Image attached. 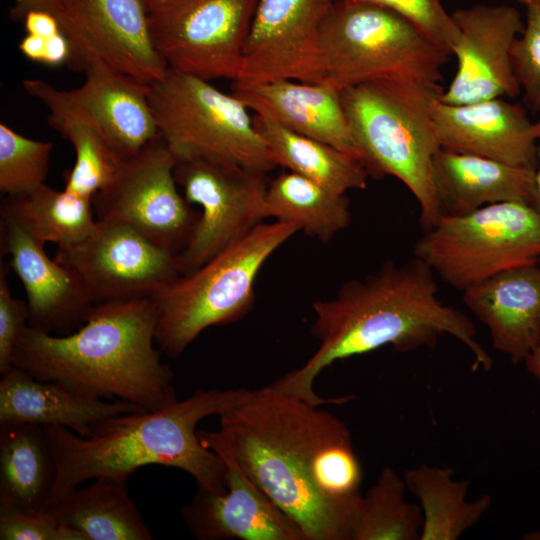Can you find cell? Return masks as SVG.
I'll return each instance as SVG.
<instances>
[{
  "label": "cell",
  "instance_id": "cell-21",
  "mask_svg": "<svg viewBox=\"0 0 540 540\" xmlns=\"http://www.w3.org/2000/svg\"><path fill=\"white\" fill-rule=\"evenodd\" d=\"M232 94L255 114L266 115L296 133L362 160L350 132L341 92L332 86L287 79L263 83L233 81Z\"/></svg>",
  "mask_w": 540,
  "mask_h": 540
},
{
  "label": "cell",
  "instance_id": "cell-42",
  "mask_svg": "<svg viewBox=\"0 0 540 540\" xmlns=\"http://www.w3.org/2000/svg\"><path fill=\"white\" fill-rule=\"evenodd\" d=\"M523 363L527 371L540 383V338Z\"/></svg>",
  "mask_w": 540,
  "mask_h": 540
},
{
  "label": "cell",
  "instance_id": "cell-6",
  "mask_svg": "<svg viewBox=\"0 0 540 540\" xmlns=\"http://www.w3.org/2000/svg\"><path fill=\"white\" fill-rule=\"evenodd\" d=\"M449 56L387 8L336 0L319 31V83L340 92L379 80L439 84Z\"/></svg>",
  "mask_w": 540,
  "mask_h": 540
},
{
  "label": "cell",
  "instance_id": "cell-19",
  "mask_svg": "<svg viewBox=\"0 0 540 540\" xmlns=\"http://www.w3.org/2000/svg\"><path fill=\"white\" fill-rule=\"evenodd\" d=\"M433 125L441 147L535 170L540 120L530 121L523 107L501 98L461 105L440 101Z\"/></svg>",
  "mask_w": 540,
  "mask_h": 540
},
{
  "label": "cell",
  "instance_id": "cell-35",
  "mask_svg": "<svg viewBox=\"0 0 540 540\" xmlns=\"http://www.w3.org/2000/svg\"><path fill=\"white\" fill-rule=\"evenodd\" d=\"M525 6L526 24L510 54L523 101L536 112L540 110V0H530Z\"/></svg>",
  "mask_w": 540,
  "mask_h": 540
},
{
  "label": "cell",
  "instance_id": "cell-41",
  "mask_svg": "<svg viewBox=\"0 0 540 540\" xmlns=\"http://www.w3.org/2000/svg\"><path fill=\"white\" fill-rule=\"evenodd\" d=\"M46 39L40 36L26 34L20 41L18 48L29 60L43 62Z\"/></svg>",
  "mask_w": 540,
  "mask_h": 540
},
{
  "label": "cell",
  "instance_id": "cell-44",
  "mask_svg": "<svg viewBox=\"0 0 540 540\" xmlns=\"http://www.w3.org/2000/svg\"><path fill=\"white\" fill-rule=\"evenodd\" d=\"M525 540H540V529L536 531L527 532L523 535Z\"/></svg>",
  "mask_w": 540,
  "mask_h": 540
},
{
  "label": "cell",
  "instance_id": "cell-43",
  "mask_svg": "<svg viewBox=\"0 0 540 540\" xmlns=\"http://www.w3.org/2000/svg\"><path fill=\"white\" fill-rule=\"evenodd\" d=\"M537 164L534 176V200L532 206L540 213V135L537 141Z\"/></svg>",
  "mask_w": 540,
  "mask_h": 540
},
{
  "label": "cell",
  "instance_id": "cell-33",
  "mask_svg": "<svg viewBox=\"0 0 540 540\" xmlns=\"http://www.w3.org/2000/svg\"><path fill=\"white\" fill-rule=\"evenodd\" d=\"M52 150V142L27 138L1 123V192L9 197H17L44 185Z\"/></svg>",
  "mask_w": 540,
  "mask_h": 540
},
{
  "label": "cell",
  "instance_id": "cell-11",
  "mask_svg": "<svg viewBox=\"0 0 540 540\" xmlns=\"http://www.w3.org/2000/svg\"><path fill=\"white\" fill-rule=\"evenodd\" d=\"M174 176L190 204L201 211L178 254L181 275L194 271L235 243L265 216L266 174L205 156L176 157Z\"/></svg>",
  "mask_w": 540,
  "mask_h": 540
},
{
  "label": "cell",
  "instance_id": "cell-13",
  "mask_svg": "<svg viewBox=\"0 0 540 540\" xmlns=\"http://www.w3.org/2000/svg\"><path fill=\"white\" fill-rule=\"evenodd\" d=\"M55 259L78 275L95 304L154 298L181 275L178 254L117 220L97 219L86 239L58 249Z\"/></svg>",
  "mask_w": 540,
  "mask_h": 540
},
{
  "label": "cell",
  "instance_id": "cell-25",
  "mask_svg": "<svg viewBox=\"0 0 540 540\" xmlns=\"http://www.w3.org/2000/svg\"><path fill=\"white\" fill-rule=\"evenodd\" d=\"M22 85L27 94L46 106L49 126L74 149L75 163L65 174L64 189L93 198L111 183L123 159L93 120L66 97L64 90L41 79H25Z\"/></svg>",
  "mask_w": 540,
  "mask_h": 540
},
{
  "label": "cell",
  "instance_id": "cell-32",
  "mask_svg": "<svg viewBox=\"0 0 540 540\" xmlns=\"http://www.w3.org/2000/svg\"><path fill=\"white\" fill-rule=\"evenodd\" d=\"M405 491L403 477L384 467L362 496L352 540H420L421 508L405 500Z\"/></svg>",
  "mask_w": 540,
  "mask_h": 540
},
{
  "label": "cell",
  "instance_id": "cell-22",
  "mask_svg": "<svg viewBox=\"0 0 540 540\" xmlns=\"http://www.w3.org/2000/svg\"><path fill=\"white\" fill-rule=\"evenodd\" d=\"M462 293L493 347L512 363L523 362L540 338V264L508 269Z\"/></svg>",
  "mask_w": 540,
  "mask_h": 540
},
{
  "label": "cell",
  "instance_id": "cell-36",
  "mask_svg": "<svg viewBox=\"0 0 540 540\" xmlns=\"http://www.w3.org/2000/svg\"><path fill=\"white\" fill-rule=\"evenodd\" d=\"M387 8L412 23L450 55L459 39V29L440 0H348Z\"/></svg>",
  "mask_w": 540,
  "mask_h": 540
},
{
  "label": "cell",
  "instance_id": "cell-40",
  "mask_svg": "<svg viewBox=\"0 0 540 540\" xmlns=\"http://www.w3.org/2000/svg\"><path fill=\"white\" fill-rule=\"evenodd\" d=\"M59 0H17L10 10V18L14 21L23 22L29 12L44 11L56 16Z\"/></svg>",
  "mask_w": 540,
  "mask_h": 540
},
{
  "label": "cell",
  "instance_id": "cell-16",
  "mask_svg": "<svg viewBox=\"0 0 540 540\" xmlns=\"http://www.w3.org/2000/svg\"><path fill=\"white\" fill-rule=\"evenodd\" d=\"M1 254L21 281L28 326L66 335L84 323L95 305L78 275L51 259L24 218L4 199L0 208Z\"/></svg>",
  "mask_w": 540,
  "mask_h": 540
},
{
  "label": "cell",
  "instance_id": "cell-12",
  "mask_svg": "<svg viewBox=\"0 0 540 540\" xmlns=\"http://www.w3.org/2000/svg\"><path fill=\"white\" fill-rule=\"evenodd\" d=\"M176 158L161 135L124 159L111 181L93 197L98 219L126 223L157 245L179 254L197 223L178 190Z\"/></svg>",
  "mask_w": 540,
  "mask_h": 540
},
{
  "label": "cell",
  "instance_id": "cell-30",
  "mask_svg": "<svg viewBox=\"0 0 540 540\" xmlns=\"http://www.w3.org/2000/svg\"><path fill=\"white\" fill-rule=\"evenodd\" d=\"M265 216L296 223L301 231L321 242H328L351 222L346 195L334 193L291 171L268 184Z\"/></svg>",
  "mask_w": 540,
  "mask_h": 540
},
{
  "label": "cell",
  "instance_id": "cell-8",
  "mask_svg": "<svg viewBox=\"0 0 540 540\" xmlns=\"http://www.w3.org/2000/svg\"><path fill=\"white\" fill-rule=\"evenodd\" d=\"M414 257L464 291L511 268L540 261V213L524 202L443 214L416 241Z\"/></svg>",
  "mask_w": 540,
  "mask_h": 540
},
{
  "label": "cell",
  "instance_id": "cell-15",
  "mask_svg": "<svg viewBox=\"0 0 540 540\" xmlns=\"http://www.w3.org/2000/svg\"><path fill=\"white\" fill-rule=\"evenodd\" d=\"M335 1L258 0L234 81L319 83V31Z\"/></svg>",
  "mask_w": 540,
  "mask_h": 540
},
{
  "label": "cell",
  "instance_id": "cell-28",
  "mask_svg": "<svg viewBox=\"0 0 540 540\" xmlns=\"http://www.w3.org/2000/svg\"><path fill=\"white\" fill-rule=\"evenodd\" d=\"M449 467L420 464L408 469L403 480L421 508L420 540H457L476 525L492 505V497L483 494L467 500L469 480H455Z\"/></svg>",
  "mask_w": 540,
  "mask_h": 540
},
{
  "label": "cell",
  "instance_id": "cell-27",
  "mask_svg": "<svg viewBox=\"0 0 540 540\" xmlns=\"http://www.w3.org/2000/svg\"><path fill=\"white\" fill-rule=\"evenodd\" d=\"M252 120L278 166L340 195L367 187L371 174L358 157L296 133L266 115L255 114Z\"/></svg>",
  "mask_w": 540,
  "mask_h": 540
},
{
  "label": "cell",
  "instance_id": "cell-7",
  "mask_svg": "<svg viewBox=\"0 0 540 540\" xmlns=\"http://www.w3.org/2000/svg\"><path fill=\"white\" fill-rule=\"evenodd\" d=\"M299 231L292 222H262L154 297L159 350L177 357L205 329L244 317L254 304L262 266Z\"/></svg>",
  "mask_w": 540,
  "mask_h": 540
},
{
  "label": "cell",
  "instance_id": "cell-1",
  "mask_svg": "<svg viewBox=\"0 0 540 540\" xmlns=\"http://www.w3.org/2000/svg\"><path fill=\"white\" fill-rule=\"evenodd\" d=\"M219 419L234 459L305 540H352L362 468L341 419L271 384L243 389Z\"/></svg>",
  "mask_w": 540,
  "mask_h": 540
},
{
  "label": "cell",
  "instance_id": "cell-20",
  "mask_svg": "<svg viewBox=\"0 0 540 540\" xmlns=\"http://www.w3.org/2000/svg\"><path fill=\"white\" fill-rule=\"evenodd\" d=\"M73 68L85 73V81L64 90L66 97L93 120L121 159L134 156L160 135L149 85L92 55L81 57Z\"/></svg>",
  "mask_w": 540,
  "mask_h": 540
},
{
  "label": "cell",
  "instance_id": "cell-24",
  "mask_svg": "<svg viewBox=\"0 0 540 540\" xmlns=\"http://www.w3.org/2000/svg\"><path fill=\"white\" fill-rule=\"evenodd\" d=\"M433 174L443 214H465L501 202L534 200L535 170L441 147Z\"/></svg>",
  "mask_w": 540,
  "mask_h": 540
},
{
  "label": "cell",
  "instance_id": "cell-37",
  "mask_svg": "<svg viewBox=\"0 0 540 540\" xmlns=\"http://www.w3.org/2000/svg\"><path fill=\"white\" fill-rule=\"evenodd\" d=\"M9 265L0 263V375L12 367L16 344L28 326L27 303L16 299L7 282Z\"/></svg>",
  "mask_w": 540,
  "mask_h": 540
},
{
  "label": "cell",
  "instance_id": "cell-23",
  "mask_svg": "<svg viewBox=\"0 0 540 540\" xmlns=\"http://www.w3.org/2000/svg\"><path fill=\"white\" fill-rule=\"evenodd\" d=\"M148 411L134 403L88 395L54 381L40 380L12 366L0 380V425L28 423L64 427L86 436L104 420Z\"/></svg>",
  "mask_w": 540,
  "mask_h": 540
},
{
  "label": "cell",
  "instance_id": "cell-29",
  "mask_svg": "<svg viewBox=\"0 0 540 540\" xmlns=\"http://www.w3.org/2000/svg\"><path fill=\"white\" fill-rule=\"evenodd\" d=\"M56 465L43 427L0 425V504L47 505Z\"/></svg>",
  "mask_w": 540,
  "mask_h": 540
},
{
  "label": "cell",
  "instance_id": "cell-34",
  "mask_svg": "<svg viewBox=\"0 0 540 540\" xmlns=\"http://www.w3.org/2000/svg\"><path fill=\"white\" fill-rule=\"evenodd\" d=\"M0 540H85L62 525L49 505L0 504Z\"/></svg>",
  "mask_w": 540,
  "mask_h": 540
},
{
  "label": "cell",
  "instance_id": "cell-39",
  "mask_svg": "<svg viewBox=\"0 0 540 540\" xmlns=\"http://www.w3.org/2000/svg\"><path fill=\"white\" fill-rule=\"evenodd\" d=\"M71 57V45L63 32L46 39L44 64L56 66L68 63Z\"/></svg>",
  "mask_w": 540,
  "mask_h": 540
},
{
  "label": "cell",
  "instance_id": "cell-3",
  "mask_svg": "<svg viewBox=\"0 0 540 540\" xmlns=\"http://www.w3.org/2000/svg\"><path fill=\"white\" fill-rule=\"evenodd\" d=\"M156 322L153 298L97 303L66 335L27 326L12 366L84 394L155 410L177 400L173 372L154 346Z\"/></svg>",
  "mask_w": 540,
  "mask_h": 540
},
{
  "label": "cell",
  "instance_id": "cell-31",
  "mask_svg": "<svg viewBox=\"0 0 540 540\" xmlns=\"http://www.w3.org/2000/svg\"><path fill=\"white\" fill-rule=\"evenodd\" d=\"M5 199L40 242H52L58 249L82 242L97 224L92 210L93 198L65 189L58 191L44 184L29 194Z\"/></svg>",
  "mask_w": 540,
  "mask_h": 540
},
{
  "label": "cell",
  "instance_id": "cell-5",
  "mask_svg": "<svg viewBox=\"0 0 540 540\" xmlns=\"http://www.w3.org/2000/svg\"><path fill=\"white\" fill-rule=\"evenodd\" d=\"M443 91L440 84L387 80L341 91L350 132L371 176H394L411 191L424 231L442 215L433 174L441 148L433 109Z\"/></svg>",
  "mask_w": 540,
  "mask_h": 540
},
{
  "label": "cell",
  "instance_id": "cell-45",
  "mask_svg": "<svg viewBox=\"0 0 540 540\" xmlns=\"http://www.w3.org/2000/svg\"><path fill=\"white\" fill-rule=\"evenodd\" d=\"M171 1H175V0H147V2L149 3H166V2H171Z\"/></svg>",
  "mask_w": 540,
  "mask_h": 540
},
{
  "label": "cell",
  "instance_id": "cell-14",
  "mask_svg": "<svg viewBox=\"0 0 540 540\" xmlns=\"http://www.w3.org/2000/svg\"><path fill=\"white\" fill-rule=\"evenodd\" d=\"M56 18L71 45V68L92 55L147 85L168 69L151 40L147 0H59Z\"/></svg>",
  "mask_w": 540,
  "mask_h": 540
},
{
  "label": "cell",
  "instance_id": "cell-9",
  "mask_svg": "<svg viewBox=\"0 0 540 540\" xmlns=\"http://www.w3.org/2000/svg\"><path fill=\"white\" fill-rule=\"evenodd\" d=\"M148 98L159 134L176 157H211L264 174L278 166L248 108L232 93L168 67L149 85Z\"/></svg>",
  "mask_w": 540,
  "mask_h": 540
},
{
  "label": "cell",
  "instance_id": "cell-38",
  "mask_svg": "<svg viewBox=\"0 0 540 540\" xmlns=\"http://www.w3.org/2000/svg\"><path fill=\"white\" fill-rule=\"evenodd\" d=\"M27 34L50 38L60 32V24L55 15L44 11L29 12L23 20Z\"/></svg>",
  "mask_w": 540,
  "mask_h": 540
},
{
  "label": "cell",
  "instance_id": "cell-46",
  "mask_svg": "<svg viewBox=\"0 0 540 540\" xmlns=\"http://www.w3.org/2000/svg\"><path fill=\"white\" fill-rule=\"evenodd\" d=\"M520 1L521 3H523L524 5H526L530 0H518Z\"/></svg>",
  "mask_w": 540,
  "mask_h": 540
},
{
  "label": "cell",
  "instance_id": "cell-2",
  "mask_svg": "<svg viewBox=\"0 0 540 540\" xmlns=\"http://www.w3.org/2000/svg\"><path fill=\"white\" fill-rule=\"evenodd\" d=\"M435 273L422 260L387 261L363 279L344 283L330 299L313 303L312 335L319 346L299 368L271 385L312 405L342 404L351 396L323 398L313 384L332 363L392 346L399 353L433 348L450 335L473 355L475 365L488 371L493 361L476 339L467 315L438 297Z\"/></svg>",
  "mask_w": 540,
  "mask_h": 540
},
{
  "label": "cell",
  "instance_id": "cell-10",
  "mask_svg": "<svg viewBox=\"0 0 540 540\" xmlns=\"http://www.w3.org/2000/svg\"><path fill=\"white\" fill-rule=\"evenodd\" d=\"M258 0L149 3L153 46L169 68L206 81L236 80Z\"/></svg>",
  "mask_w": 540,
  "mask_h": 540
},
{
  "label": "cell",
  "instance_id": "cell-26",
  "mask_svg": "<svg viewBox=\"0 0 540 540\" xmlns=\"http://www.w3.org/2000/svg\"><path fill=\"white\" fill-rule=\"evenodd\" d=\"M50 504L59 522L85 540H151L153 535L131 499L126 477H100Z\"/></svg>",
  "mask_w": 540,
  "mask_h": 540
},
{
  "label": "cell",
  "instance_id": "cell-17",
  "mask_svg": "<svg viewBox=\"0 0 540 540\" xmlns=\"http://www.w3.org/2000/svg\"><path fill=\"white\" fill-rule=\"evenodd\" d=\"M206 448L227 467L224 494L198 488L181 509L191 534L201 540H305L298 525L281 511L244 472L217 431L197 430Z\"/></svg>",
  "mask_w": 540,
  "mask_h": 540
},
{
  "label": "cell",
  "instance_id": "cell-18",
  "mask_svg": "<svg viewBox=\"0 0 540 540\" xmlns=\"http://www.w3.org/2000/svg\"><path fill=\"white\" fill-rule=\"evenodd\" d=\"M459 29L453 48L458 68L440 101L461 105L493 98L516 97L520 92L511 47L524 23L512 6L476 5L451 14Z\"/></svg>",
  "mask_w": 540,
  "mask_h": 540
},
{
  "label": "cell",
  "instance_id": "cell-4",
  "mask_svg": "<svg viewBox=\"0 0 540 540\" xmlns=\"http://www.w3.org/2000/svg\"><path fill=\"white\" fill-rule=\"evenodd\" d=\"M243 389L197 390L184 400L143 412L123 413L97 424L86 436L47 426L56 477L47 505L87 480L128 477L138 468L163 465L190 474L198 488L221 495L227 490V467L200 442V420L222 415Z\"/></svg>",
  "mask_w": 540,
  "mask_h": 540
}]
</instances>
